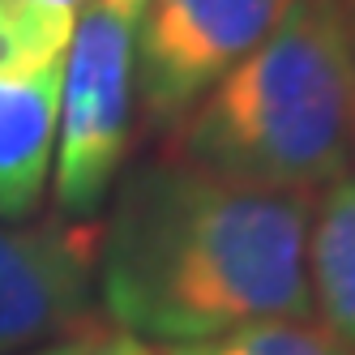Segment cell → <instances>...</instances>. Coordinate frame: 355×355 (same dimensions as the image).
<instances>
[{
  "label": "cell",
  "instance_id": "8fae6325",
  "mask_svg": "<svg viewBox=\"0 0 355 355\" xmlns=\"http://www.w3.org/2000/svg\"><path fill=\"white\" fill-rule=\"evenodd\" d=\"M351 146H355V129H351Z\"/></svg>",
  "mask_w": 355,
  "mask_h": 355
},
{
  "label": "cell",
  "instance_id": "5b68a950",
  "mask_svg": "<svg viewBox=\"0 0 355 355\" xmlns=\"http://www.w3.org/2000/svg\"><path fill=\"white\" fill-rule=\"evenodd\" d=\"M98 218L0 223V355H31L94 321Z\"/></svg>",
  "mask_w": 355,
  "mask_h": 355
},
{
  "label": "cell",
  "instance_id": "9c48e42d",
  "mask_svg": "<svg viewBox=\"0 0 355 355\" xmlns=\"http://www.w3.org/2000/svg\"><path fill=\"white\" fill-rule=\"evenodd\" d=\"M31 355H167L163 347H150L146 338L129 334V329H116V325H82L78 334H69V338H56V343H47Z\"/></svg>",
  "mask_w": 355,
  "mask_h": 355
},
{
  "label": "cell",
  "instance_id": "277c9868",
  "mask_svg": "<svg viewBox=\"0 0 355 355\" xmlns=\"http://www.w3.org/2000/svg\"><path fill=\"white\" fill-rule=\"evenodd\" d=\"M291 0H146L137 21V120L171 133L252 47Z\"/></svg>",
  "mask_w": 355,
  "mask_h": 355
},
{
  "label": "cell",
  "instance_id": "3957f363",
  "mask_svg": "<svg viewBox=\"0 0 355 355\" xmlns=\"http://www.w3.org/2000/svg\"><path fill=\"white\" fill-rule=\"evenodd\" d=\"M146 0H86L73 21L52 197L60 218L94 223L120 180L137 124V21Z\"/></svg>",
  "mask_w": 355,
  "mask_h": 355
},
{
  "label": "cell",
  "instance_id": "ba28073f",
  "mask_svg": "<svg viewBox=\"0 0 355 355\" xmlns=\"http://www.w3.org/2000/svg\"><path fill=\"white\" fill-rule=\"evenodd\" d=\"M167 355H355L338 334L313 317H274V321H252L240 329H227L218 338L201 343H175L163 347Z\"/></svg>",
  "mask_w": 355,
  "mask_h": 355
},
{
  "label": "cell",
  "instance_id": "52a82bcc",
  "mask_svg": "<svg viewBox=\"0 0 355 355\" xmlns=\"http://www.w3.org/2000/svg\"><path fill=\"white\" fill-rule=\"evenodd\" d=\"M313 313L329 334L355 347V175H338L313 197L304 244Z\"/></svg>",
  "mask_w": 355,
  "mask_h": 355
},
{
  "label": "cell",
  "instance_id": "6da1fadb",
  "mask_svg": "<svg viewBox=\"0 0 355 355\" xmlns=\"http://www.w3.org/2000/svg\"><path fill=\"white\" fill-rule=\"evenodd\" d=\"M313 197L227 180L175 155L137 163L98 223L103 313L163 347L313 317L304 270Z\"/></svg>",
  "mask_w": 355,
  "mask_h": 355
},
{
  "label": "cell",
  "instance_id": "8992f818",
  "mask_svg": "<svg viewBox=\"0 0 355 355\" xmlns=\"http://www.w3.org/2000/svg\"><path fill=\"white\" fill-rule=\"evenodd\" d=\"M64 64L31 73L0 69V223L39 214L56 163Z\"/></svg>",
  "mask_w": 355,
  "mask_h": 355
},
{
  "label": "cell",
  "instance_id": "7a4b0ae2",
  "mask_svg": "<svg viewBox=\"0 0 355 355\" xmlns=\"http://www.w3.org/2000/svg\"><path fill=\"white\" fill-rule=\"evenodd\" d=\"M351 129L355 17L343 0H291L171 129L167 155L257 189L321 193L347 171Z\"/></svg>",
  "mask_w": 355,
  "mask_h": 355
},
{
  "label": "cell",
  "instance_id": "30bf717a",
  "mask_svg": "<svg viewBox=\"0 0 355 355\" xmlns=\"http://www.w3.org/2000/svg\"><path fill=\"white\" fill-rule=\"evenodd\" d=\"M26 9H43V13H64V17H78L86 9V0H17Z\"/></svg>",
  "mask_w": 355,
  "mask_h": 355
}]
</instances>
